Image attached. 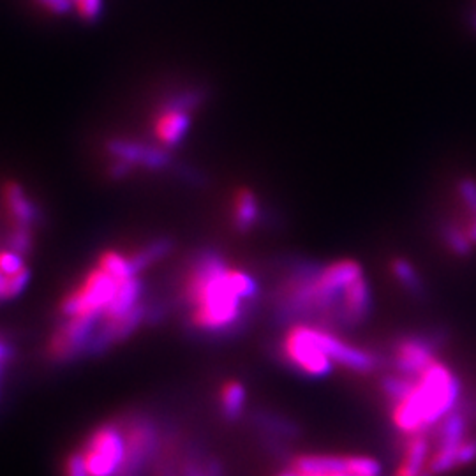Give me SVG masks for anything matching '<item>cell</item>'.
<instances>
[{"instance_id":"1","label":"cell","mask_w":476,"mask_h":476,"mask_svg":"<svg viewBox=\"0 0 476 476\" xmlns=\"http://www.w3.org/2000/svg\"><path fill=\"white\" fill-rule=\"evenodd\" d=\"M259 287L253 276L219 254H201L188 270L182 296L189 325L205 335H229L244 326Z\"/></svg>"},{"instance_id":"2","label":"cell","mask_w":476,"mask_h":476,"mask_svg":"<svg viewBox=\"0 0 476 476\" xmlns=\"http://www.w3.org/2000/svg\"><path fill=\"white\" fill-rule=\"evenodd\" d=\"M461 381L448 365L436 360L416 380L412 392L392 408L395 429L412 438L436 427L452 414L461 399Z\"/></svg>"},{"instance_id":"3","label":"cell","mask_w":476,"mask_h":476,"mask_svg":"<svg viewBox=\"0 0 476 476\" xmlns=\"http://www.w3.org/2000/svg\"><path fill=\"white\" fill-rule=\"evenodd\" d=\"M281 356L289 367H293L302 376L321 380L332 374L334 362L317 345L313 325L295 323L279 345Z\"/></svg>"},{"instance_id":"4","label":"cell","mask_w":476,"mask_h":476,"mask_svg":"<svg viewBox=\"0 0 476 476\" xmlns=\"http://www.w3.org/2000/svg\"><path fill=\"white\" fill-rule=\"evenodd\" d=\"M89 476H119L126 461V432L122 420L104 422L87 436L80 450Z\"/></svg>"},{"instance_id":"5","label":"cell","mask_w":476,"mask_h":476,"mask_svg":"<svg viewBox=\"0 0 476 476\" xmlns=\"http://www.w3.org/2000/svg\"><path fill=\"white\" fill-rule=\"evenodd\" d=\"M121 283L122 281H117L112 274L97 265L82 279L80 285L63 296L61 316L102 319Z\"/></svg>"},{"instance_id":"6","label":"cell","mask_w":476,"mask_h":476,"mask_svg":"<svg viewBox=\"0 0 476 476\" xmlns=\"http://www.w3.org/2000/svg\"><path fill=\"white\" fill-rule=\"evenodd\" d=\"M101 319L63 317L46 345V358L52 364H67L82 355H89Z\"/></svg>"},{"instance_id":"7","label":"cell","mask_w":476,"mask_h":476,"mask_svg":"<svg viewBox=\"0 0 476 476\" xmlns=\"http://www.w3.org/2000/svg\"><path fill=\"white\" fill-rule=\"evenodd\" d=\"M313 330L316 335L317 345L332 358L334 364H339L351 373H360V374H367L378 369L380 362L374 353L355 346L348 341L337 337L330 328L313 325Z\"/></svg>"},{"instance_id":"8","label":"cell","mask_w":476,"mask_h":476,"mask_svg":"<svg viewBox=\"0 0 476 476\" xmlns=\"http://www.w3.org/2000/svg\"><path fill=\"white\" fill-rule=\"evenodd\" d=\"M436 348L432 337L429 335H406L399 339L393 349V362L399 374L416 380L436 358Z\"/></svg>"},{"instance_id":"9","label":"cell","mask_w":476,"mask_h":476,"mask_svg":"<svg viewBox=\"0 0 476 476\" xmlns=\"http://www.w3.org/2000/svg\"><path fill=\"white\" fill-rule=\"evenodd\" d=\"M189 101L171 102L164 106L154 121V136L166 147L177 145L189 127Z\"/></svg>"},{"instance_id":"10","label":"cell","mask_w":476,"mask_h":476,"mask_svg":"<svg viewBox=\"0 0 476 476\" xmlns=\"http://www.w3.org/2000/svg\"><path fill=\"white\" fill-rule=\"evenodd\" d=\"M108 151L112 152V156L121 159V162H124L127 168H131L132 164H143V166H151V168H160L168 162V156L162 151H156L134 141H127V140H115L108 145Z\"/></svg>"},{"instance_id":"11","label":"cell","mask_w":476,"mask_h":476,"mask_svg":"<svg viewBox=\"0 0 476 476\" xmlns=\"http://www.w3.org/2000/svg\"><path fill=\"white\" fill-rule=\"evenodd\" d=\"M298 473H319V475H334L348 471V455H334V453H300L295 455L291 466Z\"/></svg>"},{"instance_id":"12","label":"cell","mask_w":476,"mask_h":476,"mask_svg":"<svg viewBox=\"0 0 476 476\" xmlns=\"http://www.w3.org/2000/svg\"><path fill=\"white\" fill-rule=\"evenodd\" d=\"M2 196H4V203H5V209L13 221V226L31 228L37 219V209L34 207L25 190L15 182H7L2 189Z\"/></svg>"},{"instance_id":"13","label":"cell","mask_w":476,"mask_h":476,"mask_svg":"<svg viewBox=\"0 0 476 476\" xmlns=\"http://www.w3.org/2000/svg\"><path fill=\"white\" fill-rule=\"evenodd\" d=\"M429 455H431V442L425 436V432L408 438L397 476L423 475L425 466L429 464Z\"/></svg>"},{"instance_id":"14","label":"cell","mask_w":476,"mask_h":476,"mask_svg":"<svg viewBox=\"0 0 476 476\" xmlns=\"http://www.w3.org/2000/svg\"><path fill=\"white\" fill-rule=\"evenodd\" d=\"M248 403V390L240 381H226L219 392V413L224 420L237 422L242 418Z\"/></svg>"},{"instance_id":"15","label":"cell","mask_w":476,"mask_h":476,"mask_svg":"<svg viewBox=\"0 0 476 476\" xmlns=\"http://www.w3.org/2000/svg\"><path fill=\"white\" fill-rule=\"evenodd\" d=\"M259 205L253 190L242 189L237 192L233 201V221L240 231L249 229L257 222Z\"/></svg>"},{"instance_id":"16","label":"cell","mask_w":476,"mask_h":476,"mask_svg":"<svg viewBox=\"0 0 476 476\" xmlns=\"http://www.w3.org/2000/svg\"><path fill=\"white\" fill-rule=\"evenodd\" d=\"M468 420L461 413H452L440 423L438 448H459L464 443Z\"/></svg>"},{"instance_id":"17","label":"cell","mask_w":476,"mask_h":476,"mask_svg":"<svg viewBox=\"0 0 476 476\" xmlns=\"http://www.w3.org/2000/svg\"><path fill=\"white\" fill-rule=\"evenodd\" d=\"M392 272H393V277L410 293L420 295L423 291V283H422L418 272L414 270V267L410 261H406L403 257L393 259L392 261Z\"/></svg>"},{"instance_id":"18","label":"cell","mask_w":476,"mask_h":476,"mask_svg":"<svg viewBox=\"0 0 476 476\" xmlns=\"http://www.w3.org/2000/svg\"><path fill=\"white\" fill-rule=\"evenodd\" d=\"M414 386V380L408 378V376H403V374H392V376H386L383 383H381V388L384 392V395L395 404L399 401H403Z\"/></svg>"},{"instance_id":"19","label":"cell","mask_w":476,"mask_h":476,"mask_svg":"<svg viewBox=\"0 0 476 476\" xmlns=\"http://www.w3.org/2000/svg\"><path fill=\"white\" fill-rule=\"evenodd\" d=\"M348 473L355 476H381L380 461L369 455H348Z\"/></svg>"},{"instance_id":"20","label":"cell","mask_w":476,"mask_h":476,"mask_svg":"<svg viewBox=\"0 0 476 476\" xmlns=\"http://www.w3.org/2000/svg\"><path fill=\"white\" fill-rule=\"evenodd\" d=\"M63 476H89L85 459L82 452H73L65 457L63 466Z\"/></svg>"},{"instance_id":"21","label":"cell","mask_w":476,"mask_h":476,"mask_svg":"<svg viewBox=\"0 0 476 476\" xmlns=\"http://www.w3.org/2000/svg\"><path fill=\"white\" fill-rule=\"evenodd\" d=\"M74 7L80 18H83L85 22H92L102 7V0H74Z\"/></svg>"},{"instance_id":"22","label":"cell","mask_w":476,"mask_h":476,"mask_svg":"<svg viewBox=\"0 0 476 476\" xmlns=\"http://www.w3.org/2000/svg\"><path fill=\"white\" fill-rule=\"evenodd\" d=\"M476 461V440H464L457 453V468L470 466Z\"/></svg>"},{"instance_id":"23","label":"cell","mask_w":476,"mask_h":476,"mask_svg":"<svg viewBox=\"0 0 476 476\" xmlns=\"http://www.w3.org/2000/svg\"><path fill=\"white\" fill-rule=\"evenodd\" d=\"M35 2L46 11L55 13V15H63L74 7L73 0H35Z\"/></svg>"},{"instance_id":"24","label":"cell","mask_w":476,"mask_h":476,"mask_svg":"<svg viewBox=\"0 0 476 476\" xmlns=\"http://www.w3.org/2000/svg\"><path fill=\"white\" fill-rule=\"evenodd\" d=\"M13 355H15L13 346H11L4 337H0V378H2V374H4V367L11 362Z\"/></svg>"},{"instance_id":"25","label":"cell","mask_w":476,"mask_h":476,"mask_svg":"<svg viewBox=\"0 0 476 476\" xmlns=\"http://www.w3.org/2000/svg\"><path fill=\"white\" fill-rule=\"evenodd\" d=\"M5 300H11V295H9V277L0 270V302H5Z\"/></svg>"},{"instance_id":"26","label":"cell","mask_w":476,"mask_h":476,"mask_svg":"<svg viewBox=\"0 0 476 476\" xmlns=\"http://www.w3.org/2000/svg\"><path fill=\"white\" fill-rule=\"evenodd\" d=\"M277 476H300L298 475V471H295L293 468H289V470H285V471H281L279 475Z\"/></svg>"},{"instance_id":"27","label":"cell","mask_w":476,"mask_h":476,"mask_svg":"<svg viewBox=\"0 0 476 476\" xmlns=\"http://www.w3.org/2000/svg\"><path fill=\"white\" fill-rule=\"evenodd\" d=\"M328 476H355V475H351V473H348V471H343V473H334V475H328Z\"/></svg>"},{"instance_id":"28","label":"cell","mask_w":476,"mask_h":476,"mask_svg":"<svg viewBox=\"0 0 476 476\" xmlns=\"http://www.w3.org/2000/svg\"><path fill=\"white\" fill-rule=\"evenodd\" d=\"M300 476H328V475H319V473H298Z\"/></svg>"},{"instance_id":"29","label":"cell","mask_w":476,"mask_h":476,"mask_svg":"<svg viewBox=\"0 0 476 476\" xmlns=\"http://www.w3.org/2000/svg\"><path fill=\"white\" fill-rule=\"evenodd\" d=\"M420 476H434V475H431V473H429V471H425V473H423V475H420Z\"/></svg>"},{"instance_id":"30","label":"cell","mask_w":476,"mask_h":476,"mask_svg":"<svg viewBox=\"0 0 476 476\" xmlns=\"http://www.w3.org/2000/svg\"><path fill=\"white\" fill-rule=\"evenodd\" d=\"M473 25H475V29H476V15H475V20H473Z\"/></svg>"}]
</instances>
